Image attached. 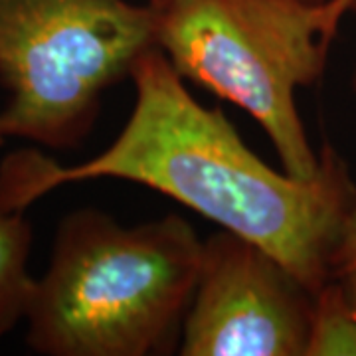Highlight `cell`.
Returning <instances> with one entry per match:
<instances>
[{
	"mask_svg": "<svg viewBox=\"0 0 356 356\" xmlns=\"http://www.w3.org/2000/svg\"><path fill=\"white\" fill-rule=\"evenodd\" d=\"M315 293L261 245L214 234L204 242L180 355L305 356Z\"/></svg>",
	"mask_w": 356,
	"mask_h": 356,
	"instance_id": "5",
	"label": "cell"
},
{
	"mask_svg": "<svg viewBox=\"0 0 356 356\" xmlns=\"http://www.w3.org/2000/svg\"><path fill=\"white\" fill-rule=\"evenodd\" d=\"M329 8H331L332 18L341 24L344 16L356 8V0H329Z\"/></svg>",
	"mask_w": 356,
	"mask_h": 356,
	"instance_id": "9",
	"label": "cell"
},
{
	"mask_svg": "<svg viewBox=\"0 0 356 356\" xmlns=\"http://www.w3.org/2000/svg\"><path fill=\"white\" fill-rule=\"evenodd\" d=\"M202 248L172 214L135 228L93 208L70 214L26 313L30 348L46 356L166 353L191 307Z\"/></svg>",
	"mask_w": 356,
	"mask_h": 356,
	"instance_id": "2",
	"label": "cell"
},
{
	"mask_svg": "<svg viewBox=\"0 0 356 356\" xmlns=\"http://www.w3.org/2000/svg\"><path fill=\"white\" fill-rule=\"evenodd\" d=\"M137 99L127 125L97 156L64 166L38 151L0 165V208L22 210L62 184L121 178L163 192L281 259L318 291L356 206L343 159L325 147L313 178L277 172L254 154L220 109L188 93L161 48L131 70Z\"/></svg>",
	"mask_w": 356,
	"mask_h": 356,
	"instance_id": "1",
	"label": "cell"
},
{
	"mask_svg": "<svg viewBox=\"0 0 356 356\" xmlns=\"http://www.w3.org/2000/svg\"><path fill=\"white\" fill-rule=\"evenodd\" d=\"M32 228L22 210L0 208V339L26 318L36 280L28 273Z\"/></svg>",
	"mask_w": 356,
	"mask_h": 356,
	"instance_id": "6",
	"label": "cell"
},
{
	"mask_svg": "<svg viewBox=\"0 0 356 356\" xmlns=\"http://www.w3.org/2000/svg\"><path fill=\"white\" fill-rule=\"evenodd\" d=\"M149 4H153V6H161V4H165L166 0H147ZM307 2H315V4H323V2H329V0H307Z\"/></svg>",
	"mask_w": 356,
	"mask_h": 356,
	"instance_id": "11",
	"label": "cell"
},
{
	"mask_svg": "<svg viewBox=\"0 0 356 356\" xmlns=\"http://www.w3.org/2000/svg\"><path fill=\"white\" fill-rule=\"evenodd\" d=\"M156 48L182 77L250 113L271 139L287 175L313 178L311 149L295 93L315 83L339 22L329 2L307 0H166Z\"/></svg>",
	"mask_w": 356,
	"mask_h": 356,
	"instance_id": "3",
	"label": "cell"
},
{
	"mask_svg": "<svg viewBox=\"0 0 356 356\" xmlns=\"http://www.w3.org/2000/svg\"><path fill=\"white\" fill-rule=\"evenodd\" d=\"M159 13L129 0H0V139L76 147L103 91L156 48Z\"/></svg>",
	"mask_w": 356,
	"mask_h": 356,
	"instance_id": "4",
	"label": "cell"
},
{
	"mask_svg": "<svg viewBox=\"0 0 356 356\" xmlns=\"http://www.w3.org/2000/svg\"><path fill=\"white\" fill-rule=\"evenodd\" d=\"M355 89H356V74H355ZM356 271V206L350 214V220L346 224V232L343 236V242L339 245V252L334 255V277Z\"/></svg>",
	"mask_w": 356,
	"mask_h": 356,
	"instance_id": "8",
	"label": "cell"
},
{
	"mask_svg": "<svg viewBox=\"0 0 356 356\" xmlns=\"http://www.w3.org/2000/svg\"><path fill=\"white\" fill-rule=\"evenodd\" d=\"M356 356V311L341 281L332 277L315 293L305 356Z\"/></svg>",
	"mask_w": 356,
	"mask_h": 356,
	"instance_id": "7",
	"label": "cell"
},
{
	"mask_svg": "<svg viewBox=\"0 0 356 356\" xmlns=\"http://www.w3.org/2000/svg\"><path fill=\"white\" fill-rule=\"evenodd\" d=\"M334 280L341 281V285H343L346 297L350 299V303H353V307H355V311H356V271H346V273H341V275H337Z\"/></svg>",
	"mask_w": 356,
	"mask_h": 356,
	"instance_id": "10",
	"label": "cell"
}]
</instances>
